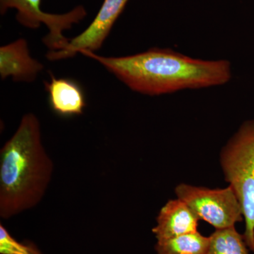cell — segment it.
Returning <instances> with one entry per match:
<instances>
[{
  "instance_id": "5b68a950",
  "label": "cell",
  "mask_w": 254,
  "mask_h": 254,
  "mask_svg": "<svg viewBox=\"0 0 254 254\" xmlns=\"http://www.w3.org/2000/svg\"><path fill=\"white\" fill-rule=\"evenodd\" d=\"M41 5V0H0V13L4 15L10 9H16L18 22L31 29L39 28L44 23L49 33L43 38V43L50 51L64 49L70 40L63 36V31L72 28L73 25L86 17V9L78 5L65 14H55L45 12Z\"/></svg>"
},
{
  "instance_id": "9c48e42d",
  "label": "cell",
  "mask_w": 254,
  "mask_h": 254,
  "mask_svg": "<svg viewBox=\"0 0 254 254\" xmlns=\"http://www.w3.org/2000/svg\"><path fill=\"white\" fill-rule=\"evenodd\" d=\"M50 81L45 82L52 110L61 116L81 115L86 106L83 88L71 78H57L51 72Z\"/></svg>"
},
{
  "instance_id": "8992f818",
  "label": "cell",
  "mask_w": 254,
  "mask_h": 254,
  "mask_svg": "<svg viewBox=\"0 0 254 254\" xmlns=\"http://www.w3.org/2000/svg\"><path fill=\"white\" fill-rule=\"evenodd\" d=\"M128 0H104L91 24L81 34L70 40L66 48L49 51L46 58L50 61L73 58L82 50L95 53L99 50L114 24L123 12Z\"/></svg>"
},
{
  "instance_id": "3957f363",
  "label": "cell",
  "mask_w": 254,
  "mask_h": 254,
  "mask_svg": "<svg viewBox=\"0 0 254 254\" xmlns=\"http://www.w3.org/2000/svg\"><path fill=\"white\" fill-rule=\"evenodd\" d=\"M220 164L225 181L242 205L244 238L249 250L254 252V119L242 123L222 147Z\"/></svg>"
},
{
  "instance_id": "52a82bcc",
  "label": "cell",
  "mask_w": 254,
  "mask_h": 254,
  "mask_svg": "<svg viewBox=\"0 0 254 254\" xmlns=\"http://www.w3.org/2000/svg\"><path fill=\"white\" fill-rule=\"evenodd\" d=\"M43 68V64L32 58L27 41L23 38L0 48V75L2 80L11 76L14 81L32 82Z\"/></svg>"
},
{
  "instance_id": "7a4b0ae2",
  "label": "cell",
  "mask_w": 254,
  "mask_h": 254,
  "mask_svg": "<svg viewBox=\"0 0 254 254\" xmlns=\"http://www.w3.org/2000/svg\"><path fill=\"white\" fill-rule=\"evenodd\" d=\"M53 171L39 120L34 114H26L0 150V217L9 219L36 207L46 194Z\"/></svg>"
},
{
  "instance_id": "6da1fadb",
  "label": "cell",
  "mask_w": 254,
  "mask_h": 254,
  "mask_svg": "<svg viewBox=\"0 0 254 254\" xmlns=\"http://www.w3.org/2000/svg\"><path fill=\"white\" fill-rule=\"evenodd\" d=\"M80 53L101 64L131 91L150 96L223 86L232 77L229 60L196 59L169 48L118 58Z\"/></svg>"
},
{
  "instance_id": "7c38bea8",
  "label": "cell",
  "mask_w": 254,
  "mask_h": 254,
  "mask_svg": "<svg viewBox=\"0 0 254 254\" xmlns=\"http://www.w3.org/2000/svg\"><path fill=\"white\" fill-rule=\"evenodd\" d=\"M0 252L1 254H41L31 244L18 243L2 225L0 227Z\"/></svg>"
},
{
  "instance_id": "ba28073f",
  "label": "cell",
  "mask_w": 254,
  "mask_h": 254,
  "mask_svg": "<svg viewBox=\"0 0 254 254\" xmlns=\"http://www.w3.org/2000/svg\"><path fill=\"white\" fill-rule=\"evenodd\" d=\"M199 218L181 199L169 200L160 209L152 232L157 241L198 231Z\"/></svg>"
},
{
  "instance_id": "30bf717a",
  "label": "cell",
  "mask_w": 254,
  "mask_h": 254,
  "mask_svg": "<svg viewBox=\"0 0 254 254\" xmlns=\"http://www.w3.org/2000/svg\"><path fill=\"white\" fill-rule=\"evenodd\" d=\"M210 237L198 231L168 240L157 241V254H206Z\"/></svg>"
},
{
  "instance_id": "277c9868",
  "label": "cell",
  "mask_w": 254,
  "mask_h": 254,
  "mask_svg": "<svg viewBox=\"0 0 254 254\" xmlns=\"http://www.w3.org/2000/svg\"><path fill=\"white\" fill-rule=\"evenodd\" d=\"M177 198L183 200L199 218L215 230L235 227L243 221V210L235 190L226 188L210 189L182 183L175 187Z\"/></svg>"
},
{
  "instance_id": "8fae6325",
  "label": "cell",
  "mask_w": 254,
  "mask_h": 254,
  "mask_svg": "<svg viewBox=\"0 0 254 254\" xmlns=\"http://www.w3.org/2000/svg\"><path fill=\"white\" fill-rule=\"evenodd\" d=\"M209 237L206 254H250L244 235L235 227L215 230Z\"/></svg>"
}]
</instances>
